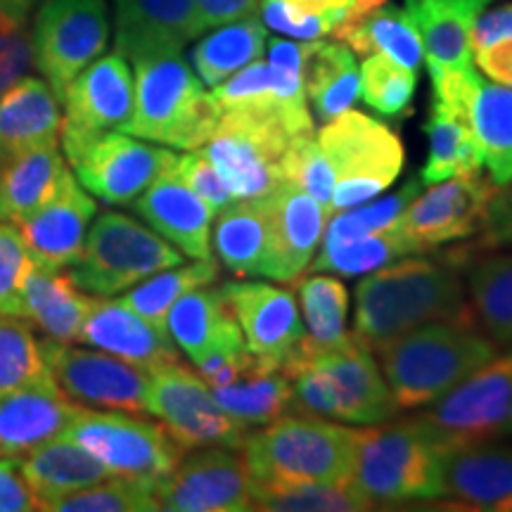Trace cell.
I'll use <instances>...</instances> for the list:
<instances>
[{
    "instance_id": "obj_1",
    "label": "cell",
    "mask_w": 512,
    "mask_h": 512,
    "mask_svg": "<svg viewBox=\"0 0 512 512\" xmlns=\"http://www.w3.org/2000/svg\"><path fill=\"white\" fill-rule=\"evenodd\" d=\"M283 373L292 382L294 413L380 425L401 411L373 349L358 335L323 349L304 332L283 361Z\"/></svg>"
},
{
    "instance_id": "obj_2",
    "label": "cell",
    "mask_w": 512,
    "mask_h": 512,
    "mask_svg": "<svg viewBox=\"0 0 512 512\" xmlns=\"http://www.w3.org/2000/svg\"><path fill=\"white\" fill-rule=\"evenodd\" d=\"M434 320H477L463 271L444 259H403L382 266L356 287V332L375 344Z\"/></svg>"
},
{
    "instance_id": "obj_3",
    "label": "cell",
    "mask_w": 512,
    "mask_h": 512,
    "mask_svg": "<svg viewBox=\"0 0 512 512\" xmlns=\"http://www.w3.org/2000/svg\"><path fill=\"white\" fill-rule=\"evenodd\" d=\"M399 408H425L498 354L477 320H434L370 344Z\"/></svg>"
},
{
    "instance_id": "obj_4",
    "label": "cell",
    "mask_w": 512,
    "mask_h": 512,
    "mask_svg": "<svg viewBox=\"0 0 512 512\" xmlns=\"http://www.w3.org/2000/svg\"><path fill=\"white\" fill-rule=\"evenodd\" d=\"M240 451L261 484H349L356 430L320 415L290 413L249 430Z\"/></svg>"
},
{
    "instance_id": "obj_5",
    "label": "cell",
    "mask_w": 512,
    "mask_h": 512,
    "mask_svg": "<svg viewBox=\"0 0 512 512\" xmlns=\"http://www.w3.org/2000/svg\"><path fill=\"white\" fill-rule=\"evenodd\" d=\"M221 107L181 53L136 62V107L128 136L176 150H200L214 136Z\"/></svg>"
},
{
    "instance_id": "obj_6",
    "label": "cell",
    "mask_w": 512,
    "mask_h": 512,
    "mask_svg": "<svg viewBox=\"0 0 512 512\" xmlns=\"http://www.w3.org/2000/svg\"><path fill=\"white\" fill-rule=\"evenodd\" d=\"M444 448L411 420L356 430L349 484L375 508L389 503L439 501Z\"/></svg>"
},
{
    "instance_id": "obj_7",
    "label": "cell",
    "mask_w": 512,
    "mask_h": 512,
    "mask_svg": "<svg viewBox=\"0 0 512 512\" xmlns=\"http://www.w3.org/2000/svg\"><path fill=\"white\" fill-rule=\"evenodd\" d=\"M183 259L181 249L150 226L119 211H102L88 228L81 256L69 275L83 292L112 297L164 268L183 264Z\"/></svg>"
},
{
    "instance_id": "obj_8",
    "label": "cell",
    "mask_w": 512,
    "mask_h": 512,
    "mask_svg": "<svg viewBox=\"0 0 512 512\" xmlns=\"http://www.w3.org/2000/svg\"><path fill=\"white\" fill-rule=\"evenodd\" d=\"M318 143L335 171L332 216L375 200L399 178L406 159L392 128L356 110L337 114L323 124Z\"/></svg>"
},
{
    "instance_id": "obj_9",
    "label": "cell",
    "mask_w": 512,
    "mask_h": 512,
    "mask_svg": "<svg viewBox=\"0 0 512 512\" xmlns=\"http://www.w3.org/2000/svg\"><path fill=\"white\" fill-rule=\"evenodd\" d=\"M290 128L278 105L228 110L202 147L235 200L264 197L283 183Z\"/></svg>"
},
{
    "instance_id": "obj_10",
    "label": "cell",
    "mask_w": 512,
    "mask_h": 512,
    "mask_svg": "<svg viewBox=\"0 0 512 512\" xmlns=\"http://www.w3.org/2000/svg\"><path fill=\"white\" fill-rule=\"evenodd\" d=\"M415 422L441 448L494 441L508 434L512 420V351L494 356L451 392L430 403Z\"/></svg>"
},
{
    "instance_id": "obj_11",
    "label": "cell",
    "mask_w": 512,
    "mask_h": 512,
    "mask_svg": "<svg viewBox=\"0 0 512 512\" xmlns=\"http://www.w3.org/2000/svg\"><path fill=\"white\" fill-rule=\"evenodd\" d=\"M62 439L86 448L110 475L162 479L178 465L183 451L159 422L124 411H88L69 422Z\"/></svg>"
},
{
    "instance_id": "obj_12",
    "label": "cell",
    "mask_w": 512,
    "mask_h": 512,
    "mask_svg": "<svg viewBox=\"0 0 512 512\" xmlns=\"http://www.w3.org/2000/svg\"><path fill=\"white\" fill-rule=\"evenodd\" d=\"M110 43L105 0H46L38 10L31 50L34 64L57 98Z\"/></svg>"
},
{
    "instance_id": "obj_13",
    "label": "cell",
    "mask_w": 512,
    "mask_h": 512,
    "mask_svg": "<svg viewBox=\"0 0 512 512\" xmlns=\"http://www.w3.org/2000/svg\"><path fill=\"white\" fill-rule=\"evenodd\" d=\"M147 413L159 418L183 453L207 446L240 448L252 427L223 411L209 384L183 363L150 373Z\"/></svg>"
},
{
    "instance_id": "obj_14",
    "label": "cell",
    "mask_w": 512,
    "mask_h": 512,
    "mask_svg": "<svg viewBox=\"0 0 512 512\" xmlns=\"http://www.w3.org/2000/svg\"><path fill=\"white\" fill-rule=\"evenodd\" d=\"M64 117L60 138L67 162L93 140L112 131H128L136 107V81L121 53L98 57L88 64L62 95Z\"/></svg>"
},
{
    "instance_id": "obj_15",
    "label": "cell",
    "mask_w": 512,
    "mask_h": 512,
    "mask_svg": "<svg viewBox=\"0 0 512 512\" xmlns=\"http://www.w3.org/2000/svg\"><path fill=\"white\" fill-rule=\"evenodd\" d=\"M496 190L491 178L470 174L434 183L425 195L420 192L392 226L403 254H427L446 242L479 235Z\"/></svg>"
},
{
    "instance_id": "obj_16",
    "label": "cell",
    "mask_w": 512,
    "mask_h": 512,
    "mask_svg": "<svg viewBox=\"0 0 512 512\" xmlns=\"http://www.w3.org/2000/svg\"><path fill=\"white\" fill-rule=\"evenodd\" d=\"M254 484L240 448H195L159 479L157 505L171 512H247L254 510Z\"/></svg>"
},
{
    "instance_id": "obj_17",
    "label": "cell",
    "mask_w": 512,
    "mask_h": 512,
    "mask_svg": "<svg viewBox=\"0 0 512 512\" xmlns=\"http://www.w3.org/2000/svg\"><path fill=\"white\" fill-rule=\"evenodd\" d=\"M50 375L69 399L83 408L147 413L150 373L105 351L72 347V342H41Z\"/></svg>"
},
{
    "instance_id": "obj_18",
    "label": "cell",
    "mask_w": 512,
    "mask_h": 512,
    "mask_svg": "<svg viewBox=\"0 0 512 512\" xmlns=\"http://www.w3.org/2000/svg\"><path fill=\"white\" fill-rule=\"evenodd\" d=\"M176 159L178 155L171 150L147 145L128 133L112 131L93 140L69 164L76 171V181L93 197L112 207H131L147 185L176 164Z\"/></svg>"
},
{
    "instance_id": "obj_19",
    "label": "cell",
    "mask_w": 512,
    "mask_h": 512,
    "mask_svg": "<svg viewBox=\"0 0 512 512\" xmlns=\"http://www.w3.org/2000/svg\"><path fill=\"white\" fill-rule=\"evenodd\" d=\"M264 207L268 216L264 278L297 283L316 256L330 216L309 192L287 181L264 195Z\"/></svg>"
},
{
    "instance_id": "obj_20",
    "label": "cell",
    "mask_w": 512,
    "mask_h": 512,
    "mask_svg": "<svg viewBox=\"0 0 512 512\" xmlns=\"http://www.w3.org/2000/svg\"><path fill=\"white\" fill-rule=\"evenodd\" d=\"M133 211L183 256L211 259V223L216 211L178 176L176 164L133 200Z\"/></svg>"
},
{
    "instance_id": "obj_21",
    "label": "cell",
    "mask_w": 512,
    "mask_h": 512,
    "mask_svg": "<svg viewBox=\"0 0 512 512\" xmlns=\"http://www.w3.org/2000/svg\"><path fill=\"white\" fill-rule=\"evenodd\" d=\"M79 342L117 356L145 373L181 363V354L169 332L147 323L121 299L95 297Z\"/></svg>"
},
{
    "instance_id": "obj_22",
    "label": "cell",
    "mask_w": 512,
    "mask_h": 512,
    "mask_svg": "<svg viewBox=\"0 0 512 512\" xmlns=\"http://www.w3.org/2000/svg\"><path fill=\"white\" fill-rule=\"evenodd\" d=\"M252 354L283 363L304 337L297 299L285 287L266 283H226L221 287Z\"/></svg>"
},
{
    "instance_id": "obj_23",
    "label": "cell",
    "mask_w": 512,
    "mask_h": 512,
    "mask_svg": "<svg viewBox=\"0 0 512 512\" xmlns=\"http://www.w3.org/2000/svg\"><path fill=\"white\" fill-rule=\"evenodd\" d=\"M441 486L458 508L512 512V446L479 441L444 448Z\"/></svg>"
},
{
    "instance_id": "obj_24",
    "label": "cell",
    "mask_w": 512,
    "mask_h": 512,
    "mask_svg": "<svg viewBox=\"0 0 512 512\" xmlns=\"http://www.w3.org/2000/svg\"><path fill=\"white\" fill-rule=\"evenodd\" d=\"M117 53L128 62L176 55L200 36L195 0H114Z\"/></svg>"
},
{
    "instance_id": "obj_25",
    "label": "cell",
    "mask_w": 512,
    "mask_h": 512,
    "mask_svg": "<svg viewBox=\"0 0 512 512\" xmlns=\"http://www.w3.org/2000/svg\"><path fill=\"white\" fill-rule=\"evenodd\" d=\"M79 403L69 399L55 380L0 396V458L22 460L34 448L62 437L76 415Z\"/></svg>"
},
{
    "instance_id": "obj_26",
    "label": "cell",
    "mask_w": 512,
    "mask_h": 512,
    "mask_svg": "<svg viewBox=\"0 0 512 512\" xmlns=\"http://www.w3.org/2000/svg\"><path fill=\"white\" fill-rule=\"evenodd\" d=\"M95 214H98V202L72 176L53 202L36 211L31 219L19 223V233L38 266L64 271L81 256Z\"/></svg>"
},
{
    "instance_id": "obj_27",
    "label": "cell",
    "mask_w": 512,
    "mask_h": 512,
    "mask_svg": "<svg viewBox=\"0 0 512 512\" xmlns=\"http://www.w3.org/2000/svg\"><path fill=\"white\" fill-rule=\"evenodd\" d=\"M448 259L467 278L477 323L496 347L512 351V249H451Z\"/></svg>"
},
{
    "instance_id": "obj_28",
    "label": "cell",
    "mask_w": 512,
    "mask_h": 512,
    "mask_svg": "<svg viewBox=\"0 0 512 512\" xmlns=\"http://www.w3.org/2000/svg\"><path fill=\"white\" fill-rule=\"evenodd\" d=\"M60 98L46 79L24 76L0 95V162L55 145L60 138Z\"/></svg>"
},
{
    "instance_id": "obj_29",
    "label": "cell",
    "mask_w": 512,
    "mask_h": 512,
    "mask_svg": "<svg viewBox=\"0 0 512 512\" xmlns=\"http://www.w3.org/2000/svg\"><path fill=\"white\" fill-rule=\"evenodd\" d=\"M72 176L57 143L0 162V221L19 226L31 219L60 195Z\"/></svg>"
},
{
    "instance_id": "obj_30",
    "label": "cell",
    "mask_w": 512,
    "mask_h": 512,
    "mask_svg": "<svg viewBox=\"0 0 512 512\" xmlns=\"http://www.w3.org/2000/svg\"><path fill=\"white\" fill-rule=\"evenodd\" d=\"M17 465L34 496L36 508L48 512L64 496L112 477L105 465L93 458L86 448L62 437L34 448L22 460H17Z\"/></svg>"
},
{
    "instance_id": "obj_31",
    "label": "cell",
    "mask_w": 512,
    "mask_h": 512,
    "mask_svg": "<svg viewBox=\"0 0 512 512\" xmlns=\"http://www.w3.org/2000/svg\"><path fill=\"white\" fill-rule=\"evenodd\" d=\"M482 8V0H406V15L418 29L427 67H470L472 27Z\"/></svg>"
},
{
    "instance_id": "obj_32",
    "label": "cell",
    "mask_w": 512,
    "mask_h": 512,
    "mask_svg": "<svg viewBox=\"0 0 512 512\" xmlns=\"http://www.w3.org/2000/svg\"><path fill=\"white\" fill-rule=\"evenodd\" d=\"M166 330H169L176 347L192 363H197L209 351L219 349L223 344L245 339L223 292L209 290V285L183 294L171 306L169 316H166Z\"/></svg>"
},
{
    "instance_id": "obj_33",
    "label": "cell",
    "mask_w": 512,
    "mask_h": 512,
    "mask_svg": "<svg viewBox=\"0 0 512 512\" xmlns=\"http://www.w3.org/2000/svg\"><path fill=\"white\" fill-rule=\"evenodd\" d=\"M332 36L358 55L368 57L382 53L411 69H418L422 57H425L420 34L411 17L406 15V10L387 3L366 12L347 10Z\"/></svg>"
},
{
    "instance_id": "obj_34",
    "label": "cell",
    "mask_w": 512,
    "mask_h": 512,
    "mask_svg": "<svg viewBox=\"0 0 512 512\" xmlns=\"http://www.w3.org/2000/svg\"><path fill=\"white\" fill-rule=\"evenodd\" d=\"M95 297L83 294L72 275L50 268H31L24 285V318L57 342H79Z\"/></svg>"
},
{
    "instance_id": "obj_35",
    "label": "cell",
    "mask_w": 512,
    "mask_h": 512,
    "mask_svg": "<svg viewBox=\"0 0 512 512\" xmlns=\"http://www.w3.org/2000/svg\"><path fill=\"white\" fill-rule=\"evenodd\" d=\"M209 389L223 411L247 427L268 425L294 413L292 382L283 373V363L264 356H256V363L240 380Z\"/></svg>"
},
{
    "instance_id": "obj_36",
    "label": "cell",
    "mask_w": 512,
    "mask_h": 512,
    "mask_svg": "<svg viewBox=\"0 0 512 512\" xmlns=\"http://www.w3.org/2000/svg\"><path fill=\"white\" fill-rule=\"evenodd\" d=\"M302 76L306 100H311L316 117L328 124L337 114L351 110L358 100V74L354 53L339 41H306Z\"/></svg>"
},
{
    "instance_id": "obj_37",
    "label": "cell",
    "mask_w": 512,
    "mask_h": 512,
    "mask_svg": "<svg viewBox=\"0 0 512 512\" xmlns=\"http://www.w3.org/2000/svg\"><path fill=\"white\" fill-rule=\"evenodd\" d=\"M214 252L238 278H264L268 254V216L264 197L233 200L219 211L214 226Z\"/></svg>"
},
{
    "instance_id": "obj_38",
    "label": "cell",
    "mask_w": 512,
    "mask_h": 512,
    "mask_svg": "<svg viewBox=\"0 0 512 512\" xmlns=\"http://www.w3.org/2000/svg\"><path fill=\"white\" fill-rule=\"evenodd\" d=\"M266 50V27L254 15L216 27L190 53V62L204 86L214 88Z\"/></svg>"
},
{
    "instance_id": "obj_39",
    "label": "cell",
    "mask_w": 512,
    "mask_h": 512,
    "mask_svg": "<svg viewBox=\"0 0 512 512\" xmlns=\"http://www.w3.org/2000/svg\"><path fill=\"white\" fill-rule=\"evenodd\" d=\"M470 126L482 166L496 185L512 181V91L501 83H484L472 100Z\"/></svg>"
},
{
    "instance_id": "obj_40",
    "label": "cell",
    "mask_w": 512,
    "mask_h": 512,
    "mask_svg": "<svg viewBox=\"0 0 512 512\" xmlns=\"http://www.w3.org/2000/svg\"><path fill=\"white\" fill-rule=\"evenodd\" d=\"M425 133L430 138V157L420 174L422 185H434L448 181V178L482 171V157H479L470 121L432 105Z\"/></svg>"
},
{
    "instance_id": "obj_41",
    "label": "cell",
    "mask_w": 512,
    "mask_h": 512,
    "mask_svg": "<svg viewBox=\"0 0 512 512\" xmlns=\"http://www.w3.org/2000/svg\"><path fill=\"white\" fill-rule=\"evenodd\" d=\"M219 278V264L211 259H197L195 264H178L164 268L143 283L133 285L124 297H119L128 309H133L138 316H143L147 323H152L159 330H166V316L183 294H188L197 287H207ZM169 332V330H166Z\"/></svg>"
},
{
    "instance_id": "obj_42",
    "label": "cell",
    "mask_w": 512,
    "mask_h": 512,
    "mask_svg": "<svg viewBox=\"0 0 512 512\" xmlns=\"http://www.w3.org/2000/svg\"><path fill=\"white\" fill-rule=\"evenodd\" d=\"M256 482V479H254ZM254 510L266 512H361L375 510L351 484H254Z\"/></svg>"
},
{
    "instance_id": "obj_43",
    "label": "cell",
    "mask_w": 512,
    "mask_h": 512,
    "mask_svg": "<svg viewBox=\"0 0 512 512\" xmlns=\"http://www.w3.org/2000/svg\"><path fill=\"white\" fill-rule=\"evenodd\" d=\"M403 247L396 238L394 228L389 226L380 233L361 235V238L323 242L320 252L306 271L309 273H337L342 278H356V275H368L377 268L392 264L401 259Z\"/></svg>"
},
{
    "instance_id": "obj_44",
    "label": "cell",
    "mask_w": 512,
    "mask_h": 512,
    "mask_svg": "<svg viewBox=\"0 0 512 512\" xmlns=\"http://www.w3.org/2000/svg\"><path fill=\"white\" fill-rule=\"evenodd\" d=\"M297 294L306 325H309L306 337L316 347H335L349 337V292L337 278L309 273L304 280H297Z\"/></svg>"
},
{
    "instance_id": "obj_45",
    "label": "cell",
    "mask_w": 512,
    "mask_h": 512,
    "mask_svg": "<svg viewBox=\"0 0 512 512\" xmlns=\"http://www.w3.org/2000/svg\"><path fill=\"white\" fill-rule=\"evenodd\" d=\"M53 380L41 342L24 318L0 316V396Z\"/></svg>"
},
{
    "instance_id": "obj_46",
    "label": "cell",
    "mask_w": 512,
    "mask_h": 512,
    "mask_svg": "<svg viewBox=\"0 0 512 512\" xmlns=\"http://www.w3.org/2000/svg\"><path fill=\"white\" fill-rule=\"evenodd\" d=\"M159 479L112 475L57 501L50 512H152Z\"/></svg>"
},
{
    "instance_id": "obj_47",
    "label": "cell",
    "mask_w": 512,
    "mask_h": 512,
    "mask_svg": "<svg viewBox=\"0 0 512 512\" xmlns=\"http://www.w3.org/2000/svg\"><path fill=\"white\" fill-rule=\"evenodd\" d=\"M302 60L304 43L273 38L271 50H268V74H271L273 95L292 136L313 131V119L306 107Z\"/></svg>"
},
{
    "instance_id": "obj_48",
    "label": "cell",
    "mask_w": 512,
    "mask_h": 512,
    "mask_svg": "<svg viewBox=\"0 0 512 512\" xmlns=\"http://www.w3.org/2000/svg\"><path fill=\"white\" fill-rule=\"evenodd\" d=\"M361 83H358V98L380 112L382 117H399L411 105L418 74L411 67L394 62L392 57L373 53L361 64Z\"/></svg>"
},
{
    "instance_id": "obj_49",
    "label": "cell",
    "mask_w": 512,
    "mask_h": 512,
    "mask_svg": "<svg viewBox=\"0 0 512 512\" xmlns=\"http://www.w3.org/2000/svg\"><path fill=\"white\" fill-rule=\"evenodd\" d=\"M283 181L309 192L313 200L325 209V214L332 216L330 202L332 190H335V171H332V164L325 157L313 131L290 138L283 157Z\"/></svg>"
},
{
    "instance_id": "obj_50",
    "label": "cell",
    "mask_w": 512,
    "mask_h": 512,
    "mask_svg": "<svg viewBox=\"0 0 512 512\" xmlns=\"http://www.w3.org/2000/svg\"><path fill=\"white\" fill-rule=\"evenodd\" d=\"M422 192V181L420 176H415L403 185L401 190H396L394 195L382 197V200L370 202V204H358L354 209H347L344 214L335 216L330 221L328 233H325L323 242H337V240H351L361 238V235L380 233V230H387L394 226L396 219L406 211L408 204H411L415 197Z\"/></svg>"
},
{
    "instance_id": "obj_51",
    "label": "cell",
    "mask_w": 512,
    "mask_h": 512,
    "mask_svg": "<svg viewBox=\"0 0 512 512\" xmlns=\"http://www.w3.org/2000/svg\"><path fill=\"white\" fill-rule=\"evenodd\" d=\"M34 266L19 228L0 221V316L24 318V285Z\"/></svg>"
},
{
    "instance_id": "obj_52",
    "label": "cell",
    "mask_w": 512,
    "mask_h": 512,
    "mask_svg": "<svg viewBox=\"0 0 512 512\" xmlns=\"http://www.w3.org/2000/svg\"><path fill=\"white\" fill-rule=\"evenodd\" d=\"M211 95L219 102L221 112L228 110H249V107H268L278 105L273 95L271 74H268V64L256 60L235 72L219 86L211 88Z\"/></svg>"
},
{
    "instance_id": "obj_53",
    "label": "cell",
    "mask_w": 512,
    "mask_h": 512,
    "mask_svg": "<svg viewBox=\"0 0 512 512\" xmlns=\"http://www.w3.org/2000/svg\"><path fill=\"white\" fill-rule=\"evenodd\" d=\"M259 8L266 27L290 38H299V41H316V38L328 36L342 22V15H330V12L313 15V12L294 8L287 0H259Z\"/></svg>"
},
{
    "instance_id": "obj_54",
    "label": "cell",
    "mask_w": 512,
    "mask_h": 512,
    "mask_svg": "<svg viewBox=\"0 0 512 512\" xmlns=\"http://www.w3.org/2000/svg\"><path fill=\"white\" fill-rule=\"evenodd\" d=\"M432 76V105L441 110L456 114L470 121L472 100L482 86V76L470 67H451V69H430Z\"/></svg>"
},
{
    "instance_id": "obj_55",
    "label": "cell",
    "mask_w": 512,
    "mask_h": 512,
    "mask_svg": "<svg viewBox=\"0 0 512 512\" xmlns=\"http://www.w3.org/2000/svg\"><path fill=\"white\" fill-rule=\"evenodd\" d=\"M34 64L27 22H17L0 12V95L24 79Z\"/></svg>"
},
{
    "instance_id": "obj_56",
    "label": "cell",
    "mask_w": 512,
    "mask_h": 512,
    "mask_svg": "<svg viewBox=\"0 0 512 512\" xmlns=\"http://www.w3.org/2000/svg\"><path fill=\"white\" fill-rule=\"evenodd\" d=\"M176 171L185 183L190 185L204 202L209 204L214 211H221L235 200L233 192L228 190V185L223 183V178L216 166L209 162V157L204 155V150H190L176 159Z\"/></svg>"
},
{
    "instance_id": "obj_57",
    "label": "cell",
    "mask_w": 512,
    "mask_h": 512,
    "mask_svg": "<svg viewBox=\"0 0 512 512\" xmlns=\"http://www.w3.org/2000/svg\"><path fill=\"white\" fill-rule=\"evenodd\" d=\"M475 249H512V181L498 185L486 207L484 226L479 240L472 242Z\"/></svg>"
},
{
    "instance_id": "obj_58",
    "label": "cell",
    "mask_w": 512,
    "mask_h": 512,
    "mask_svg": "<svg viewBox=\"0 0 512 512\" xmlns=\"http://www.w3.org/2000/svg\"><path fill=\"white\" fill-rule=\"evenodd\" d=\"M200 34L221 24L252 17L259 10V0H195Z\"/></svg>"
},
{
    "instance_id": "obj_59",
    "label": "cell",
    "mask_w": 512,
    "mask_h": 512,
    "mask_svg": "<svg viewBox=\"0 0 512 512\" xmlns=\"http://www.w3.org/2000/svg\"><path fill=\"white\" fill-rule=\"evenodd\" d=\"M479 69L494 83L512 86V36L498 38L489 46L475 50Z\"/></svg>"
},
{
    "instance_id": "obj_60",
    "label": "cell",
    "mask_w": 512,
    "mask_h": 512,
    "mask_svg": "<svg viewBox=\"0 0 512 512\" xmlns=\"http://www.w3.org/2000/svg\"><path fill=\"white\" fill-rule=\"evenodd\" d=\"M512 36V3H505L501 8L484 12L477 17L472 27V50H479L498 38Z\"/></svg>"
},
{
    "instance_id": "obj_61",
    "label": "cell",
    "mask_w": 512,
    "mask_h": 512,
    "mask_svg": "<svg viewBox=\"0 0 512 512\" xmlns=\"http://www.w3.org/2000/svg\"><path fill=\"white\" fill-rule=\"evenodd\" d=\"M287 3L294 5V8L313 12V15H342L351 8L354 0H287Z\"/></svg>"
},
{
    "instance_id": "obj_62",
    "label": "cell",
    "mask_w": 512,
    "mask_h": 512,
    "mask_svg": "<svg viewBox=\"0 0 512 512\" xmlns=\"http://www.w3.org/2000/svg\"><path fill=\"white\" fill-rule=\"evenodd\" d=\"M38 0H0V12L17 22H27L29 12L34 10Z\"/></svg>"
},
{
    "instance_id": "obj_63",
    "label": "cell",
    "mask_w": 512,
    "mask_h": 512,
    "mask_svg": "<svg viewBox=\"0 0 512 512\" xmlns=\"http://www.w3.org/2000/svg\"><path fill=\"white\" fill-rule=\"evenodd\" d=\"M508 434H512V420H510V427H508Z\"/></svg>"
},
{
    "instance_id": "obj_64",
    "label": "cell",
    "mask_w": 512,
    "mask_h": 512,
    "mask_svg": "<svg viewBox=\"0 0 512 512\" xmlns=\"http://www.w3.org/2000/svg\"><path fill=\"white\" fill-rule=\"evenodd\" d=\"M482 3H484V5H486V3H489V0H482Z\"/></svg>"
}]
</instances>
